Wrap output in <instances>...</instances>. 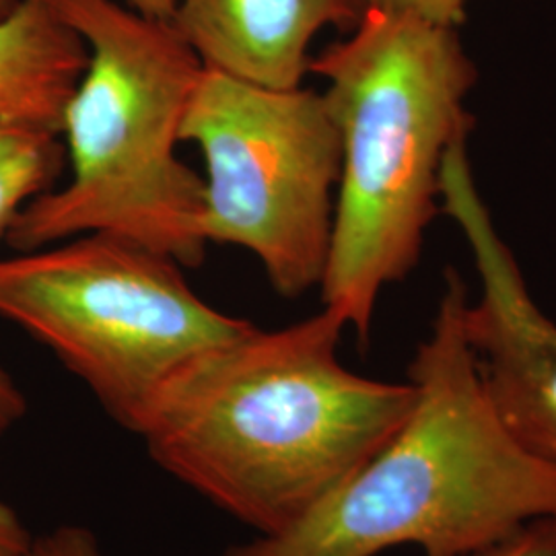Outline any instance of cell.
Returning <instances> with one entry per match:
<instances>
[{
	"label": "cell",
	"instance_id": "obj_1",
	"mask_svg": "<svg viewBox=\"0 0 556 556\" xmlns=\"http://www.w3.org/2000/svg\"><path fill=\"white\" fill-rule=\"evenodd\" d=\"M346 324L326 309L200 355L151 400L137 435L165 472L258 536H278L378 454L415 386L338 358Z\"/></svg>",
	"mask_w": 556,
	"mask_h": 556
},
{
	"label": "cell",
	"instance_id": "obj_2",
	"mask_svg": "<svg viewBox=\"0 0 556 556\" xmlns=\"http://www.w3.org/2000/svg\"><path fill=\"white\" fill-rule=\"evenodd\" d=\"M468 287L447 270L431 332L408 367L415 402L396 433L312 516L223 556H378L417 546L468 556L556 517V468L507 431L466 337Z\"/></svg>",
	"mask_w": 556,
	"mask_h": 556
},
{
	"label": "cell",
	"instance_id": "obj_3",
	"mask_svg": "<svg viewBox=\"0 0 556 556\" xmlns=\"http://www.w3.org/2000/svg\"><path fill=\"white\" fill-rule=\"evenodd\" d=\"M309 73L340 135V178L324 307L371 334L379 295L408 277L441 206L450 149L468 139L466 98L478 71L457 27L365 9L349 38L324 48Z\"/></svg>",
	"mask_w": 556,
	"mask_h": 556
},
{
	"label": "cell",
	"instance_id": "obj_4",
	"mask_svg": "<svg viewBox=\"0 0 556 556\" xmlns=\"http://www.w3.org/2000/svg\"><path fill=\"white\" fill-rule=\"evenodd\" d=\"M46 2L89 54L60 122L73 174L27 202L4 241L29 252L100 231L200 266L204 179L178 157L199 54L172 21L116 0Z\"/></svg>",
	"mask_w": 556,
	"mask_h": 556
},
{
	"label": "cell",
	"instance_id": "obj_5",
	"mask_svg": "<svg viewBox=\"0 0 556 556\" xmlns=\"http://www.w3.org/2000/svg\"><path fill=\"white\" fill-rule=\"evenodd\" d=\"M181 268L132 239L83 233L0 258V318L50 349L137 433L179 369L256 328L202 301Z\"/></svg>",
	"mask_w": 556,
	"mask_h": 556
},
{
	"label": "cell",
	"instance_id": "obj_6",
	"mask_svg": "<svg viewBox=\"0 0 556 556\" xmlns=\"http://www.w3.org/2000/svg\"><path fill=\"white\" fill-rule=\"evenodd\" d=\"M181 140L204 160L202 239L252 252L282 298L319 287L342 160L324 93L270 89L204 66Z\"/></svg>",
	"mask_w": 556,
	"mask_h": 556
},
{
	"label": "cell",
	"instance_id": "obj_7",
	"mask_svg": "<svg viewBox=\"0 0 556 556\" xmlns=\"http://www.w3.org/2000/svg\"><path fill=\"white\" fill-rule=\"evenodd\" d=\"M466 140L441 172V208L456 220L480 277L464 328L484 390L517 443L556 468V324L532 298L509 245L478 192Z\"/></svg>",
	"mask_w": 556,
	"mask_h": 556
},
{
	"label": "cell",
	"instance_id": "obj_8",
	"mask_svg": "<svg viewBox=\"0 0 556 556\" xmlns=\"http://www.w3.org/2000/svg\"><path fill=\"white\" fill-rule=\"evenodd\" d=\"M365 0H178L172 23L200 62L270 89H295L309 73L321 29L349 34Z\"/></svg>",
	"mask_w": 556,
	"mask_h": 556
},
{
	"label": "cell",
	"instance_id": "obj_9",
	"mask_svg": "<svg viewBox=\"0 0 556 556\" xmlns=\"http://www.w3.org/2000/svg\"><path fill=\"white\" fill-rule=\"evenodd\" d=\"M87 60L85 41L46 0H21L0 21V116L60 132Z\"/></svg>",
	"mask_w": 556,
	"mask_h": 556
},
{
	"label": "cell",
	"instance_id": "obj_10",
	"mask_svg": "<svg viewBox=\"0 0 556 556\" xmlns=\"http://www.w3.org/2000/svg\"><path fill=\"white\" fill-rule=\"evenodd\" d=\"M64 161L60 132L0 116V239L27 202L56 188Z\"/></svg>",
	"mask_w": 556,
	"mask_h": 556
},
{
	"label": "cell",
	"instance_id": "obj_11",
	"mask_svg": "<svg viewBox=\"0 0 556 556\" xmlns=\"http://www.w3.org/2000/svg\"><path fill=\"white\" fill-rule=\"evenodd\" d=\"M468 556H556V517L530 521L514 534Z\"/></svg>",
	"mask_w": 556,
	"mask_h": 556
},
{
	"label": "cell",
	"instance_id": "obj_12",
	"mask_svg": "<svg viewBox=\"0 0 556 556\" xmlns=\"http://www.w3.org/2000/svg\"><path fill=\"white\" fill-rule=\"evenodd\" d=\"M21 556H105L98 536L83 526H60L40 538H31Z\"/></svg>",
	"mask_w": 556,
	"mask_h": 556
},
{
	"label": "cell",
	"instance_id": "obj_13",
	"mask_svg": "<svg viewBox=\"0 0 556 556\" xmlns=\"http://www.w3.org/2000/svg\"><path fill=\"white\" fill-rule=\"evenodd\" d=\"M468 2L470 0H365V7L406 13L447 27H459L466 21Z\"/></svg>",
	"mask_w": 556,
	"mask_h": 556
},
{
	"label": "cell",
	"instance_id": "obj_14",
	"mask_svg": "<svg viewBox=\"0 0 556 556\" xmlns=\"http://www.w3.org/2000/svg\"><path fill=\"white\" fill-rule=\"evenodd\" d=\"M27 413V400L20 386L0 367V439L4 438Z\"/></svg>",
	"mask_w": 556,
	"mask_h": 556
},
{
	"label": "cell",
	"instance_id": "obj_15",
	"mask_svg": "<svg viewBox=\"0 0 556 556\" xmlns=\"http://www.w3.org/2000/svg\"><path fill=\"white\" fill-rule=\"evenodd\" d=\"M29 542L31 536L20 516L0 501V556H21Z\"/></svg>",
	"mask_w": 556,
	"mask_h": 556
},
{
	"label": "cell",
	"instance_id": "obj_16",
	"mask_svg": "<svg viewBox=\"0 0 556 556\" xmlns=\"http://www.w3.org/2000/svg\"><path fill=\"white\" fill-rule=\"evenodd\" d=\"M126 7L151 20L172 21L178 9V0H126Z\"/></svg>",
	"mask_w": 556,
	"mask_h": 556
},
{
	"label": "cell",
	"instance_id": "obj_17",
	"mask_svg": "<svg viewBox=\"0 0 556 556\" xmlns=\"http://www.w3.org/2000/svg\"><path fill=\"white\" fill-rule=\"evenodd\" d=\"M21 0H0V21L7 20L20 4Z\"/></svg>",
	"mask_w": 556,
	"mask_h": 556
}]
</instances>
